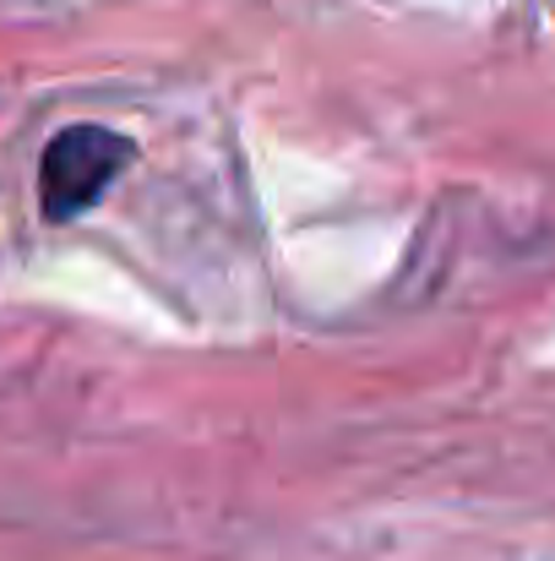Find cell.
<instances>
[{"label": "cell", "mask_w": 555, "mask_h": 561, "mask_svg": "<svg viewBox=\"0 0 555 561\" xmlns=\"http://www.w3.org/2000/svg\"><path fill=\"white\" fill-rule=\"evenodd\" d=\"M137 159V142L109 131V126H60L44 153H38V207L49 224H71L88 207L104 202V191L115 186V175Z\"/></svg>", "instance_id": "obj_1"}]
</instances>
